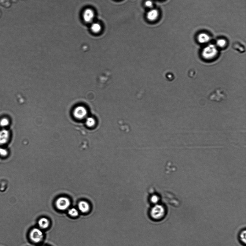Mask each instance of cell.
Returning a JSON list of instances; mask_svg holds the SVG:
<instances>
[{
  "label": "cell",
  "mask_w": 246,
  "mask_h": 246,
  "mask_svg": "<svg viewBox=\"0 0 246 246\" xmlns=\"http://www.w3.org/2000/svg\"><path fill=\"white\" fill-rule=\"evenodd\" d=\"M226 42L225 40L220 39L218 40L217 42V45L218 46L220 47H223L226 45Z\"/></svg>",
  "instance_id": "17"
},
{
  "label": "cell",
  "mask_w": 246,
  "mask_h": 246,
  "mask_svg": "<svg viewBox=\"0 0 246 246\" xmlns=\"http://www.w3.org/2000/svg\"><path fill=\"white\" fill-rule=\"evenodd\" d=\"M9 133L6 130H3L0 132V144H6L9 140Z\"/></svg>",
  "instance_id": "9"
},
{
  "label": "cell",
  "mask_w": 246,
  "mask_h": 246,
  "mask_svg": "<svg viewBox=\"0 0 246 246\" xmlns=\"http://www.w3.org/2000/svg\"><path fill=\"white\" fill-rule=\"evenodd\" d=\"M210 37L207 34L205 33L199 34L197 37V40L199 43H207L210 41Z\"/></svg>",
  "instance_id": "10"
},
{
  "label": "cell",
  "mask_w": 246,
  "mask_h": 246,
  "mask_svg": "<svg viewBox=\"0 0 246 246\" xmlns=\"http://www.w3.org/2000/svg\"><path fill=\"white\" fill-rule=\"evenodd\" d=\"M30 237L33 242L39 243L43 240L44 234L41 229L34 228L32 230L30 233Z\"/></svg>",
  "instance_id": "3"
},
{
  "label": "cell",
  "mask_w": 246,
  "mask_h": 246,
  "mask_svg": "<svg viewBox=\"0 0 246 246\" xmlns=\"http://www.w3.org/2000/svg\"><path fill=\"white\" fill-rule=\"evenodd\" d=\"M166 214V210L164 206L156 204L151 209L150 215L154 220L159 221L162 219Z\"/></svg>",
  "instance_id": "1"
},
{
  "label": "cell",
  "mask_w": 246,
  "mask_h": 246,
  "mask_svg": "<svg viewBox=\"0 0 246 246\" xmlns=\"http://www.w3.org/2000/svg\"><path fill=\"white\" fill-rule=\"evenodd\" d=\"M83 16L84 21L86 23H91L94 17V12L91 9H86L84 11Z\"/></svg>",
  "instance_id": "6"
},
{
  "label": "cell",
  "mask_w": 246,
  "mask_h": 246,
  "mask_svg": "<svg viewBox=\"0 0 246 246\" xmlns=\"http://www.w3.org/2000/svg\"><path fill=\"white\" fill-rule=\"evenodd\" d=\"M90 29L94 33H97L101 31V26L99 23H94L92 24Z\"/></svg>",
  "instance_id": "12"
},
{
  "label": "cell",
  "mask_w": 246,
  "mask_h": 246,
  "mask_svg": "<svg viewBox=\"0 0 246 246\" xmlns=\"http://www.w3.org/2000/svg\"><path fill=\"white\" fill-rule=\"evenodd\" d=\"M68 213L70 216L73 217H76L79 215V211L75 208H72L69 210Z\"/></svg>",
  "instance_id": "14"
},
{
  "label": "cell",
  "mask_w": 246,
  "mask_h": 246,
  "mask_svg": "<svg viewBox=\"0 0 246 246\" xmlns=\"http://www.w3.org/2000/svg\"><path fill=\"white\" fill-rule=\"evenodd\" d=\"M217 49L216 46L213 45H210L206 47L202 51V55L204 58L206 59H211L217 55Z\"/></svg>",
  "instance_id": "2"
},
{
  "label": "cell",
  "mask_w": 246,
  "mask_h": 246,
  "mask_svg": "<svg viewBox=\"0 0 246 246\" xmlns=\"http://www.w3.org/2000/svg\"><path fill=\"white\" fill-rule=\"evenodd\" d=\"M8 154L7 151L5 149L0 148V155L2 156H6Z\"/></svg>",
  "instance_id": "19"
},
{
  "label": "cell",
  "mask_w": 246,
  "mask_h": 246,
  "mask_svg": "<svg viewBox=\"0 0 246 246\" xmlns=\"http://www.w3.org/2000/svg\"><path fill=\"white\" fill-rule=\"evenodd\" d=\"M87 111L83 106H79L75 108L74 110L73 114L75 118L79 119H82L86 116Z\"/></svg>",
  "instance_id": "5"
},
{
  "label": "cell",
  "mask_w": 246,
  "mask_h": 246,
  "mask_svg": "<svg viewBox=\"0 0 246 246\" xmlns=\"http://www.w3.org/2000/svg\"><path fill=\"white\" fill-rule=\"evenodd\" d=\"M8 124H9V122L6 119L3 120L1 122V125L3 126L7 125Z\"/></svg>",
  "instance_id": "20"
},
{
  "label": "cell",
  "mask_w": 246,
  "mask_h": 246,
  "mask_svg": "<svg viewBox=\"0 0 246 246\" xmlns=\"http://www.w3.org/2000/svg\"><path fill=\"white\" fill-rule=\"evenodd\" d=\"M70 202L67 197H62L58 199L56 202V207L61 211L67 209L70 207Z\"/></svg>",
  "instance_id": "4"
},
{
  "label": "cell",
  "mask_w": 246,
  "mask_h": 246,
  "mask_svg": "<svg viewBox=\"0 0 246 246\" xmlns=\"http://www.w3.org/2000/svg\"><path fill=\"white\" fill-rule=\"evenodd\" d=\"M150 200L151 202L156 205L159 202V198L158 196L156 195H153L151 197Z\"/></svg>",
  "instance_id": "16"
},
{
  "label": "cell",
  "mask_w": 246,
  "mask_h": 246,
  "mask_svg": "<svg viewBox=\"0 0 246 246\" xmlns=\"http://www.w3.org/2000/svg\"><path fill=\"white\" fill-rule=\"evenodd\" d=\"M246 230L244 229L240 232L239 234V240L241 244L245 245L246 243Z\"/></svg>",
  "instance_id": "13"
},
{
  "label": "cell",
  "mask_w": 246,
  "mask_h": 246,
  "mask_svg": "<svg viewBox=\"0 0 246 246\" xmlns=\"http://www.w3.org/2000/svg\"><path fill=\"white\" fill-rule=\"evenodd\" d=\"M78 207L79 209L83 213H87L90 210V205L86 201H80L78 203Z\"/></svg>",
  "instance_id": "8"
},
{
  "label": "cell",
  "mask_w": 246,
  "mask_h": 246,
  "mask_svg": "<svg viewBox=\"0 0 246 246\" xmlns=\"http://www.w3.org/2000/svg\"><path fill=\"white\" fill-rule=\"evenodd\" d=\"M145 5L149 8H152L153 6V2L151 0H147L145 2Z\"/></svg>",
  "instance_id": "18"
},
{
  "label": "cell",
  "mask_w": 246,
  "mask_h": 246,
  "mask_svg": "<svg viewBox=\"0 0 246 246\" xmlns=\"http://www.w3.org/2000/svg\"><path fill=\"white\" fill-rule=\"evenodd\" d=\"M159 15L158 10L155 9H151L146 14V17L149 20L154 21L157 19Z\"/></svg>",
  "instance_id": "7"
},
{
  "label": "cell",
  "mask_w": 246,
  "mask_h": 246,
  "mask_svg": "<svg viewBox=\"0 0 246 246\" xmlns=\"http://www.w3.org/2000/svg\"><path fill=\"white\" fill-rule=\"evenodd\" d=\"M49 220L46 218H42L38 221V225L42 229H46L49 227L50 225Z\"/></svg>",
  "instance_id": "11"
},
{
  "label": "cell",
  "mask_w": 246,
  "mask_h": 246,
  "mask_svg": "<svg viewBox=\"0 0 246 246\" xmlns=\"http://www.w3.org/2000/svg\"><path fill=\"white\" fill-rule=\"evenodd\" d=\"M86 124L87 126L91 127L94 125L95 124V121L93 118L89 117L86 120Z\"/></svg>",
  "instance_id": "15"
}]
</instances>
